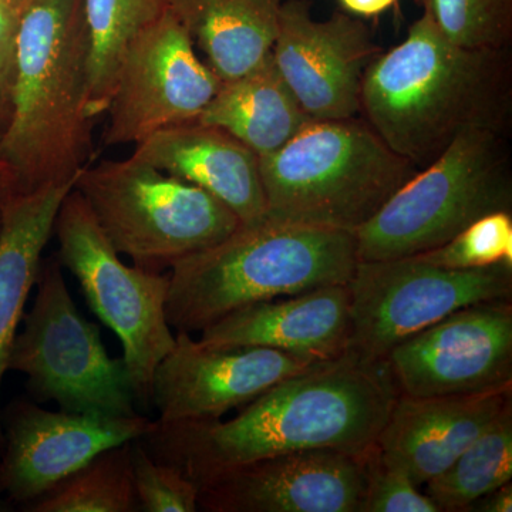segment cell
<instances>
[{"label": "cell", "mask_w": 512, "mask_h": 512, "mask_svg": "<svg viewBox=\"0 0 512 512\" xmlns=\"http://www.w3.org/2000/svg\"><path fill=\"white\" fill-rule=\"evenodd\" d=\"M400 396L386 360L353 350L282 380L228 421L160 423L141 441L195 484L261 458L305 450L366 454Z\"/></svg>", "instance_id": "obj_1"}, {"label": "cell", "mask_w": 512, "mask_h": 512, "mask_svg": "<svg viewBox=\"0 0 512 512\" xmlns=\"http://www.w3.org/2000/svg\"><path fill=\"white\" fill-rule=\"evenodd\" d=\"M360 117L419 170L464 131L508 134L511 47L454 45L423 13L402 43L367 66L360 86Z\"/></svg>", "instance_id": "obj_2"}, {"label": "cell", "mask_w": 512, "mask_h": 512, "mask_svg": "<svg viewBox=\"0 0 512 512\" xmlns=\"http://www.w3.org/2000/svg\"><path fill=\"white\" fill-rule=\"evenodd\" d=\"M84 0H28L20 18L0 194L76 180L92 150ZM2 200V201H3Z\"/></svg>", "instance_id": "obj_3"}, {"label": "cell", "mask_w": 512, "mask_h": 512, "mask_svg": "<svg viewBox=\"0 0 512 512\" xmlns=\"http://www.w3.org/2000/svg\"><path fill=\"white\" fill-rule=\"evenodd\" d=\"M357 264L352 232L265 217L178 261L165 313L175 332H201L252 303L349 285Z\"/></svg>", "instance_id": "obj_4"}, {"label": "cell", "mask_w": 512, "mask_h": 512, "mask_svg": "<svg viewBox=\"0 0 512 512\" xmlns=\"http://www.w3.org/2000/svg\"><path fill=\"white\" fill-rule=\"evenodd\" d=\"M259 168L266 217L352 234L419 171L360 116L309 120Z\"/></svg>", "instance_id": "obj_5"}, {"label": "cell", "mask_w": 512, "mask_h": 512, "mask_svg": "<svg viewBox=\"0 0 512 512\" xmlns=\"http://www.w3.org/2000/svg\"><path fill=\"white\" fill-rule=\"evenodd\" d=\"M507 136L493 130H468L456 137L357 229L359 261L424 254L485 215L512 212Z\"/></svg>", "instance_id": "obj_6"}, {"label": "cell", "mask_w": 512, "mask_h": 512, "mask_svg": "<svg viewBox=\"0 0 512 512\" xmlns=\"http://www.w3.org/2000/svg\"><path fill=\"white\" fill-rule=\"evenodd\" d=\"M74 188L114 249L146 271H167L241 225L210 192L134 157L87 165Z\"/></svg>", "instance_id": "obj_7"}, {"label": "cell", "mask_w": 512, "mask_h": 512, "mask_svg": "<svg viewBox=\"0 0 512 512\" xmlns=\"http://www.w3.org/2000/svg\"><path fill=\"white\" fill-rule=\"evenodd\" d=\"M36 285L35 303L23 316L8 362V370L28 377L29 399L86 416H137L126 362L107 353L99 326L77 311L57 258L42 261Z\"/></svg>", "instance_id": "obj_8"}, {"label": "cell", "mask_w": 512, "mask_h": 512, "mask_svg": "<svg viewBox=\"0 0 512 512\" xmlns=\"http://www.w3.org/2000/svg\"><path fill=\"white\" fill-rule=\"evenodd\" d=\"M57 261L79 282L87 305L119 336L137 406H153L157 366L175 345L165 313L170 272L128 266L76 188L64 198L55 229Z\"/></svg>", "instance_id": "obj_9"}, {"label": "cell", "mask_w": 512, "mask_h": 512, "mask_svg": "<svg viewBox=\"0 0 512 512\" xmlns=\"http://www.w3.org/2000/svg\"><path fill=\"white\" fill-rule=\"evenodd\" d=\"M350 349L370 360L451 313L481 302L512 299V265L441 268L417 258L359 261L349 282Z\"/></svg>", "instance_id": "obj_10"}, {"label": "cell", "mask_w": 512, "mask_h": 512, "mask_svg": "<svg viewBox=\"0 0 512 512\" xmlns=\"http://www.w3.org/2000/svg\"><path fill=\"white\" fill-rule=\"evenodd\" d=\"M222 83L167 8L121 60L106 110L104 146H136L164 128L197 121Z\"/></svg>", "instance_id": "obj_11"}, {"label": "cell", "mask_w": 512, "mask_h": 512, "mask_svg": "<svg viewBox=\"0 0 512 512\" xmlns=\"http://www.w3.org/2000/svg\"><path fill=\"white\" fill-rule=\"evenodd\" d=\"M511 301L467 306L390 350L384 360L400 394L440 397L512 390Z\"/></svg>", "instance_id": "obj_12"}, {"label": "cell", "mask_w": 512, "mask_h": 512, "mask_svg": "<svg viewBox=\"0 0 512 512\" xmlns=\"http://www.w3.org/2000/svg\"><path fill=\"white\" fill-rule=\"evenodd\" d=\"M0 511L22 508L79 470L101 451L141 439L153 421L137 414L126 419L50 412L29 397L0 410Z\"/></svg>", "instance_id": "obj_13"}, {"label": "cell", "mask_w": 512, "mask_h": 512, "mask_svg": "<svg viewBox=\"0 0 512 512\" xmlns=\"http://www.w3.org/2000/svg\"><path fill=\"white\" fill-rule=\"evenodd\" d=\"M382 52L363 20L346 12L318 20L311 0H288L271 53L308 119L346 120L360 116L363 74Z\"/></svg>", "instance_id": "obj_14"}, {"label": "cell", "mask_w": 512, "mask_h": 512, "mask_svg": "<svg viewBox=\"0 0 512 512\" xmlns=\"http://www.w3.org/2000/svg\"><path fill=\"white\" fill-rule=\"evenodd\" d=\"M369 453L292 451L229 468L197 485L198 510L362 512Z\"/></svg>", "instance_id": "obj_15"}, {"label": "cell", "mask_w": 512, "mask_h": 512, "mask_svg": "<svg viewBox=\"0 0 512 512\" xmlns=\"http://www.w3.org/2000/svg\"><path fill=\"white\" fill-rule=\"evenodd\" d=\"M315 363L275 349L208 346L177 332L154 373L151 402L160 423L217 420Z\"/></svg>", "instance_id": "obj_16"}, {"label": "cell", "mask_w": 512, "mask_h": 512, "mask_svg": "<svg viewBox=\"0 0 512 512\" xmlns=\"http://www.w3.org/2000/svg\"><path fill=\"white\" fill-rule=\"evenodd\" d=\"M350 336L349 285H330L239 308L201 330L198 340L218 348H268L326 362L348 352Z\"/></svg>", "instance_id": "obj_17"}, {"label": "cell", "mask_w": 512, "mask_h": 512, "mask_svg": "<svg viewBox=\"0 0 512 512\" xmlns=\"http://www.w3.org/2000/svg\"><path fill=\"white\" fill-rule=\"evenodd\" d=\"M512 403V390L397 397L376 447L390 466L424 485L453 464Z\"/></svg>", "instance_id": "obj_18"}, {"label": "cell", "mask_w": 512, "mask_h": 512, "mask_svg": "<svg viewBox=\"0 0 512 512\" xmlns=\"http://www.w3.org/2000/svg\"><path fill=\"white\" fill-rule=\"evenodd\" d=\"M131 157L210 192L241 224L266 217L259 157L221 128L198 121L164 128L136 144Z\"/></svg>", "instance_id": "obj_19"}, {"label": "cell", "mask_w": 512, "mask_h": 512, "mask_svg": "<svg viewBox=\"0 0 512 512\" xmlns=\"http://www.w3.org/2000/svg\"><path fill=\"white\" fill-rule=\"evenodd\" d=\"M76 180L46 185L0 202V387L8 372L10 349L26 301L39 276L43 251L55 229L57 212ZM3 446L0 420V454Z\"/></svg>", "instance_id": "obj_20"}, {"label": "cell", "mask_w": 512, "mask_h": 512, "mask_svg": "<svg viewBox=\"0 0 512 512\" xmlns=\"http://www.w3.org/2000/svg\"><path fill=\"white\" fill-rule=\"evenodd\" d=\"M288 0H167L222 82L244 76L271 55Z\"/></svg>", "instance_id": "obj_21"}, {"label": "cell", "mask_w": 512, "mask_h": 512, "mask_svg": "<svg viewBox=\"0 0 512 512\" xmlns=\"http://www.w3.org/2000/svg\"><path fill=\"white\" fill-rule=\"evenodd\" d=\"M309 120L271 53L251 72L222 83L197 121L227 131L261 158L284 147Z\"/></svg>", "instance_id": "obj_22"}, {"label": "cell", "mask_w": 512, "mask_h": 512, "mask_svg": "<svg viewBox=\"0 0 512 512\" xmlns=\"http://www.w3.org/2000/svg\"><path fill=\"white\" fill-rule=\"evenodd\" d=\"M167 8V0H84L89 36L87 114L90 119L106 113L128 47Z\"/></svg>", "instance_id": "obj_23"}, {"label": "cell", "mask_w": 512, "mask_h": 512, "mask_svg": "<svg viewBox=\"0 0 512 512\" xmlns=\"http://www.w3.org/2000/svg\"><path fill=\"white\" fill-rule=\"evenodd\" d=\"M512 478V403L439 476L424 494L440 512H468L478 498Z\"/></svg>", "instance_id": "obj_24"}, {"label": "cell", "mask_w": 512, "mask_h": 512, "mask_svg": "<svg viewBox=\"0 0 512 512\" xmlns=\"http://www.w3.org/2000/svg\"><path fill=\"white\" fill-rule=\"evenodd\" d=\"M131 443L101 451L89 463L25 505V512H137Z\"/></svg>", "instance_id": "obj_25"}, {"label": "cell", "mask_w": 512, "mask_h": 512, "mask_svg": "<svg viewBox=\"0 0 512 512\" xmlns=\"http://www.w3.org/2000/svg\"><path fill=\"white\" fill-rule=\"evenodd\" d=\"M441 35L468 49H510L512 0H414Z\"/></svg>", "instance_id": "obj_26"}, {"label": "cell", "mask_w": 512, "mask_h": 512, "mask_svg": "<svg viewBox=\"0 0 512 512\" xmlns=\"http://www.w3.org/2000/svg\"><path fill=\"white\" fill-rule=\"evenodd\" d=\"M414 256L441 268L461 271L512 265V212L485 215L441 247Z\"/></svg>", "instance_id": "obj_27"}, {"label": "cell", "mask_w": 512, "mask_h": 512, "mask_svg": "<svg viewBox=\"0 0 512 512\" xmlns=\"http://www.w3.org/2000/svg\"><path fill=\"white\" fill-rule=\"evenodd\" d=\"M131 468L141 512L198 511V487L178 468L150 456L140 440L131 443Z\"/></svg>", "instance_id": "obj_28"}, {"label": "cell", "mask_w": 512, "mask_h": 512, "mask_svg": "<svg viewBox=\"0 0 512 512\" xmlns=\"http://www.w3.org/2000/svg\"><path fill=\"white\" fill-rule=\"evenodd\" d=\"M362 512H440L437 505L421 493L409 474L390 466L377 447L366 457V493Z\"/></svg>", "instance_id": "obj_29"}, {"label": "cell", "mask_w": 512, "mask_h": 512, "mask_svg": "<svg viewBox=\"0 0 512 512\" xmlns=\"http://www.w3.org/2000/svg\"><path fill=\"white\" fill-rule=\"evenodd\" d=\"M28 0H0V110L8 119L20 18Z\"/></svg>", "instance_id": "obj_30"}, {"label": "cell", "mask_w": 512, "mask_h": 512, "mask_svg": "<svg viewBox=\"0 0 512 512\" xmlns=\"http://www.w3.org/2000/svg\"><path fill=\"white\" fill-rule=\"evenodd\" d=\"M511 512L512 511V484L501 485L491 493L478 498L476 503L471 504L468 512Z\"/></svg>", "instance_id": "obj_31"}, {"label": "cell", "mask_w": 512, "mask_h": 512, "mask_svg": "<svg viewBox=\"0 0 512 512\" xmlns=\"http://www.w3.org/2000/svg\"><path fill=\"white\" fill-rule=\"evenodd\" d=\"M340 8L355 18H375L396 5L397 0H338Z\"/></svg>", "instance_id": "obj_32"}, {"label": "cell", "mask_w": 512, "mask_h": 512, "mask_svg": "<svg viewBox=\"0 0 512 512\" xmlns=\"http://www.w3.org/2000/svg\"><path fill=\"white\" fill-rule=\"evenodd\" d=\"M0 117H5V114L2 113V110H0ZM6 119V117H5Z\"/></svg>", "instance_id": "obj_33"}, {"label": "cell", "mask_w": 512, "mask_h": 512, "mask_svg": "<svg viewBox=\"0 0 512 512\" xmlns=\"http://www.w3.org/2000/svg\"><path fill=\"white\" fill-rule=\"evenodd\" d=\"M0 202H2V194H0Z\"/></svg>", "instance_id": "obj_34"}]
</instances>
